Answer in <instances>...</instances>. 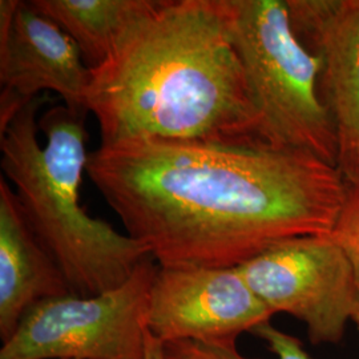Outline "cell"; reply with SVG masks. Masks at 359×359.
Masks as SVG:
<instances>
[{
    "mask_svg": "<svg viewBox=\"0 0 359 359\" xmlns=\"http://www.w3.org/2000/svg\"><path fill=\"white\" fill-rule=\"evenodd\" d=\"M87 175L161 268H238L330 234L348 192L338 167L265 142H114L90 154Z\"/></svg>",
    "mask_w": 359,
    "mask_h": 359,
    "instance_id": "6da1fadb",
    "label": "cell"
},
{
    "mask_svg": "<svg viewBox=\"0 0 359 359\" xmlns=\"http://www.w3.org/2000/svg\"><path fill=\"white\" fill-rule=\"evenodd\" d=\"M90 72L88 111L100 145L137 139L268 144L226 0H157Z\"/></svg>",
    "mask_w": 359,
    "mask_h": 359,
    "instance_id": "7a4b0ae2",
    "label": "cell"
},
{
    "mask_svg": "<svg viewBox=\"0 0 359 359\" xmlns=\"http://www.w3.org/2000/svg\"><path fill=\"white\" fill-rule=\"evenodd\" d=\"M48 95L25 105L0 132V168L13 187L31 229L65 274L72 295L95 297L127 283L147 245L90 217L80 204L87 173L86 115L53 105Z\"/></svg>",
    "mask_w": 359,
    "mask_h": 359,
    "instance_id": "3957f363",
    "label": "cell"
},
{
    "mask_svg": "<svg viewBox=\"0 0 359 359\" xmlns=\"http://www.w3.org/2000/svg\"><path fill=\"white\" fill-rule=\"evenodd\" d=\"M264 140L338 167L333 118L320 88L321 60L297 38L286 0H226Z\"/></svg>",
    "mask_w": 359,
    "mask_h": 359,
    "instance_id": "277c9868",
    "label": "cell"
},
{
    "mask_svg": "<svg viewBox=\"0 0 359 359\" xmlns=\"http://www.w3.org/2000/svg\"><path fill=\"white\" fill-rule=\"evenodd\" d=\"M157 270L154 257H148L114 290L39 302L3 344L0 359H144Z\"/></svg>",
    "mask_w": 359,
    "mask_h": 359,
    "instance_id": "5b68a950",
    "label": "cell"
},
{
    "mask_svg": "<svg viewBox=\"0 0 359 359\" xmlns=\"http://www.w3.org/2000/svg\"><path fill=\"white\" fill-rule=\"evenodd\" d=\"M273 311L304 322L311 344L339 342L359 313V285L330 234L297 237L238 266Z\"/></svg>",
    "mask_w": 359,
    "mask_h": 359,
    "instance_id": "8992f818",
    "label": "cell"
},
{
    "mask_svg": "<svg viewBox=\"0 0 359 359\" xmlns=\"http://www.w3.org/2000/svg\"><path fill=\"white\" fill-rule=\"evenodd\" d=\"M90 76L76 43L53 20L28 1H0V132L44 90L87 115Z\"/></svg>",
    "mask_w": 359,
    "mask_h": 359,
    "instance_id": "52a82bcc",
    "label": "cell"
},
{
    "mask_svg": "<svg viewBox=\"0 0 359 359\" xmlns=\"http://www.w3.org/2000/svg\"><path fill=\"white\" fill-rule=\"evenodd\" d=\"M273 316L238 268L158 266L147 329L163 344L225 342L252 333Z\"/></svg>",
    "mask_w": 359,
    "mask_h": 359,
    "instance_id": "ba28073f",
    "label": "cell"
},
{
    "mask_svg": "<svg viewBox=\"0 0 359 359\" xmlns=\"http://www.w3.org/2000/svg\"><path fill=\"white\" fill-rule=\"evenodd\" d=\"M297 38L321 60L320 88L333 118L338 169L359 185V0H286Z\"/></svg>",
    "mask_w": 359,
    "mask_h": 359,
    "instance_id": "9c48e42d",
    "label": "cell"
},
{
    "mask_svg": "<svg viewBox=\"0 0 359 359\" xmlns=\"http://www.w3.org/2000/svg\"><path fill=\"white\" fill-rule=\"evenodd\" d=\"M72 294L63 271L31 229L11 184L0 177V337L16 332L39 302Z\"/></svg>",
    "mask_w": 359,
    "mask_h": 359,
    "instance_id": "30bf717a",
    "label": "cell"
},
{
    "mask_svg": "<svg viewBox=\"0 0 359 359\" xmlns=\"http://www.w3.org/2000/svg\"><path fill=\"white\" fill-rule=\"evenodd\" d=\"M29 6L50 18L76 43L84 63L104 65L136 22L157 0H29Z\"/></svg>",
    "mask_w": 359,
    "mask_h": 359,
    "instance_id": "8fae6325",
    "label": "cell"
},
{
    "mask_svg": "<svg viewBox=\"0 0 359 359\" xmlns=\"http://www.w3.org/2000/svg\"><path fill=\"white\" fill-rule=\"evenodd\" d=\"M330 236L347 257L359 285V185L348 187Z\"/></svg>",
    "mask_w": 359,
    "mask_h": 359,
    "instance_id": "7c38bea8",
    "label": "cell"
},
{
    "mask_svg": "<svg viewBox=\"0 0 359 359\" xmlns=\"http://www.w3.org/2000/svg\"><path fill=\"white\" fill-rule=\"evenodd\" d=\"M163 350L164 359H253L238 351L236 341H175L164 344Z\"/></svg>",
    "mask_w": 359,
    "mask_h": 359,
    "instance_id": "4fadbf2b",
    "label": "cell"
},
{
    "mask_svg": "<svg viewBox=\"0 0 359 359\" xmlns=\"http://www.w3.org/2000/svg\"><path fill=\"white\" fill-rule=\"evenodd\" d=\"M252 334L265 341L270 351L278 359H313L298 338L277 329L270 322L258 326Z\"/></svg>",
    "mask_w": 359,
    "mask_h": 359,
    "instance_id": "5bb4252c",
    "label": "cell"
},
{
    "mask_svg": "<svg viewBox=\"0 0 359 359\" xmlns=\"http://www.w3.org/2000/svg\"><path fill=\"white\" fill-rule=\"evenodd\" d=\"M164 344L154 338L149 330L145 332V357L144 359H164Z\"/></svg>",
    "mask_w": 359,
    "mask_h": 359,
    "instance_id": "9a60e30c",
    "label": "cell"
},
{
    "mask_svg": "<svg viewBox=\"0 0 359 359\" xmlns=\"http://www.w3.org/2000/svg\"><path fill=\"white\" fill-rule=\"evenodd\" d=\"M354 323H355V325H357V327H358V330H359V313H358V316H357V317H355V320H354Z\"/></svg>",
    "mask_w": 359,
    "mask_h": 359,
    "instance_id": "2e32d148",
    "label": "cell"
}]
</instances>
